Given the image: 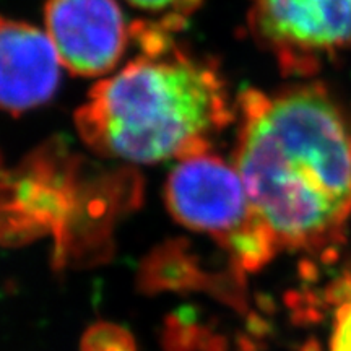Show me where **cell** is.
I'll return each instance as SVG.
<instances>
[{"label":"cell","instance_id":"6da1fadb","mask_svg":"<svg viewBox=\"0 0 351 351\" xmlns=\"http://www.w3.org/2000/svg\"><path fill=\"white\" fill-rule=\"evenodd\" d=\"M234 166L278 247H326L351 218V117L324 86L244 90Z\"/></svg>","mask_w":351,"mask_h":351},{"label":"cell","instance_id":"7a4b0ae2","mask_svg":"<svg viewBox=\"0 0 351 351\" xmlns=\"http://www.w3.org/2000/svg\"><path fill=\"white\" fill-rule=\"evenodd\" d=\"M134 43L138 54L101 78L77 109L83 142L140 165L210 150L213 135L238 116L221 70L152 21H134Z\"/></svg>","mask_w":351,"mask_h":351},{"label":"cell","instance_id":"3957f363","mask_svg":"<svg viewBox=\"0 0 351 351\" xmlns=\"http://www.w3.org/2000/svg\"><path fill=\"white\" fill-rule=\"evenodd\" d=\"M173 217L230 249L247 270H257L276 245L258 219L234 165L210 150L178 160L166 184Z\"/></svg>","mask_w":351,"mask_h":351},{"label":"cell","instance_id":"277c9868","mask_svg":"<svg viewBox=\"0 0 351 351\" xmlns=\"http://www.w3.org/2000/svg\"><path fill=\"white\" fill-rule=\"evenodd\" d=\"M247 21L288 75L351 49V0H249Z\"/></svg>","mask_w":351,"mask_h":351},{"label":"cell","instance_id":"5b68a950","mask_svg":"<svg viewBox=\"0 0 351 351\" xmlns=\"http://www.w3.org/2000/svg\"><path fill=\"white\" fill-rule=\"evenodd\" d=\"M44 29L64 69L86 78L112 73L134 43L119 0H46Z\"/></svg>","mask_w":351,"mask_h":351},{"label":"cell","instance_id":"8992f818","mask_svg":"<svg viewBox=\"0 0 351 351\" xmlns=\"http://www.w3.org/2000/svg\"><path fill=\"white\" fill-rule=\"evenodd\" d=\"M64 65L46 29L0 16V109L10 114L49 103Z\"/></svg>","mask_w":351,"mask_h":351},{"label":"cell","instance_id":"52a82bcc","mask_svg":"<svg viewBox=\"0 0 351 351\" xmlns=\"http://www.w3.org/2000/svg\"><path fill=\"white\" fill-rule=\"evenodd\" d=\"M124 2L135 10L145 13L147 21H152L171 33H178L204 0H124Z\"/></svg>","mask_w":351,"mask_h":351},{"label":"cell","instance_id":"ba28073f","mask_svg":"<svg viewBox=\"0 0 351 351\" xmlns=\"http://www.w3.org/2000/svg\"><path fill=\"white\" fill-rule=\"evenodd\" d=\"M337 287L326 351H351V278Z\"/></svg>","mask_w":351,"mask_h":351}]
</instances>
